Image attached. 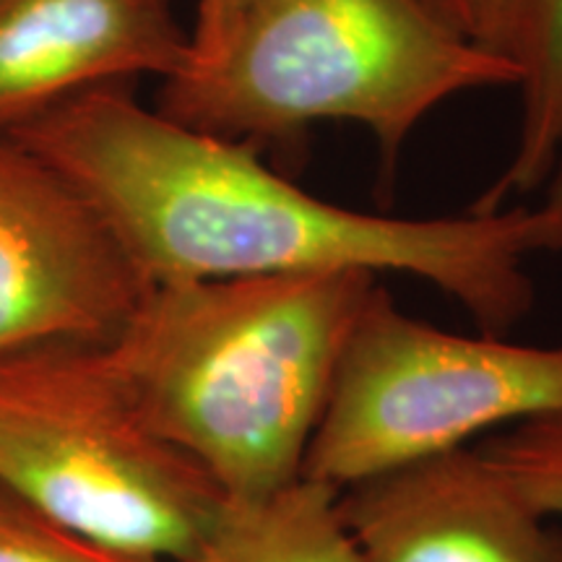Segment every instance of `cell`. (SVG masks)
I'll return each mask as SVG.
<instances>
[{
    "instance_id": "cell-1",
    "label": "cell",
    "mask_w": 562,
    "mask_h": 562,
    "mask_svg": "<svg viewBox=\"0 0 562 562\" xmlns=\"http://www.w3.org/2000/svg\"><path fill=\"white\" fill-rule=\"evenodd\" d=\"M9 136L87 195L149 286L402 273L459 302L480 331L531 313L524 206L427 220L339 206L271 170L256 146L144 108L128 83L79 91Z\"/></svg>"
},
{
    "instance_id": "cell-2",
    "label": "cell",
    "mask_w": 562,
    "mask_h": 562,
    "mask_svg": "<svg viewBox=\"0 0 562 562\" xmlns=\"http://www.w3.org/2000/svg\"><path fill=\"white\" fill-rule=\"evenodd\" d=\"M378 281L331 271L149 286L104 349L154 430L229 503L261 501L302 476Z\"/></svg>"
},
{
    "instance_id": "cell-3",
    "label": "cell",
    "mask_w": 562,
    "mask_h": 562,
    "mask_svg": "<svg viewBox=\"0 0 562 562\" xmlns=\"http://www.w3.org/2000/svg\"><path fill=\"white\" fill-rule=\"evenodd\" d=\"M516 81L427 0H250L220 53L161 81L157 110L256 149L313 123H357L393 167L442 102Z\"/></svg>"
},
{
    "instance_id": "cell-4",
    "label": "cell",
    "mask_w": 562,
    "mask_h": 562,
    "mask_svg": "<svg viewBox=\"0 0 562 562\" xmlns=\"http://www.w3.org/2000/svg\"><path fill=\"white\" fill-rule=\"evenodd\" d=\"M0 484L91 542L182 562L227 510L211 476L140 414L108 349L0 357Z\"/></svg>"
},
{
    "instance_id": "cell-5",
    "label": "cell",
    "mask_w": 562,
    "mask_h": 562,
    "mask_svg": "<svg viewBox=\"0 0 562 562\" xmlns=\"http://www.w3.org/2000/svg\"><path fill=\"white\" fill-rule=\"evenodd\" d=\"M562 414V344L533 347L414 318L381 281L344 347L302 476L336 490L497 427Z\"/></svg>"
},
{
    "instance_id": "cell-6",
    "label": "cell",
    "mask_w": 562,
    "mask_h": 562,
    "mask_svg": "<svg viewBox=\"0 0 562 562\" xmlns=\"http://www.w3.org/2000/svg\"><path fill=\"white\" fill-rule=\"evenodd\" d=\"M146 292L149 281L87 195L0 133V357L50 344L108 347Z\"/></svg>"
},
{
    "instance_id": "cell-7",
    "label": "cell",
    "mask_w": 562,
    "mask_h": 562,
    "mask_svg": "<svg viewBox=\"0 0 562 562\" xmlns=\"http://www.w3.org/2000/svg\"><path fill=\"white\" fill-rule=\"evenodd\" d=\"M355 562H562V529L476 448L435 453L339 492Z\"/></svg>"
},
{
    "instance_id": "cell-8",
    "label": "cell",
    "mask_w": 562,
    "mask_h": 562,
    "mask_svg": "<svg viewBox=\"0 0 562 562\" xmlns=\"http://www.w3.org/2000/svg\"><path fill=\"white\" fill-rule=\"evenodd\" d=\"M188 55L172 0H0V133L79 91L170 79Z\"/></svg>"
},
{
    "instance_id": "cell-9",
    "label": "cell",
    "mask_w": 562,
    "mask_h": 562,
    "mask_svg": "<svg viewBox=\"0 0 562 562\" xmlns=\"http://www.w3.org/2000/svg\"><path fill=\"white\" fill-rule=\"evenodd\" d=\"M497 50L516 68L521 117L508 165L474 211L539 191L562 159V0H501Z\"/></svg>"
},
{
    "instance_id": "cell-10",
    "label": "cell",
    "mask_w": 562,
    "mask_h": 562,
    "mask_svg": "<svg viewBox=\"0 0 562 562\" xmlns=\"http://www.w3.org/2000/svg\"><path fill=\"white\" fill-rule=\"evenodd\" d=\"M182 562H355L339 490L300 476L250 503H229L216 529Z\"/></svg>"
},
{
    "instance_id": "cell-11",
    "label": "cell",
    "mask_w": 562,
    "mask_h": 562,
    "mask_svg": "<svg viewBox=\"0 0 562 562\" xmlns=\"http://www.w3.org/2000/svg\"><path fill=\"white\" fill-rule=\"evenodd\" d=\"M480 448L544 518H562V414L521 422Z\"/></svg>"
},
{
    "instance_id": "cell-12",
    "label": "cell",
    "mask_w": 562,
    "mask_h": 562,
    "mask_svg": "<svg viewBox=\"0 0 562 562\" xmlns=\"http://www.w3.org/2000/svg\"><path fill=\"white\" fill-rule=\"evenodd\" d=\"M0 562H144L66 529L0 484Z\"/></svg>"
},
{
    "instance_id": "cell-13",
    "label": "cell",
    "mask_w": 562,
    "mask_h": 562,
    "mask_svg": "<svg viewBox=\"0 0 562 562\" xmlns=\"http://www.w3.org/2000/svg\"><path fill=\"white\" fill-rule=\"evenodd\" d=\"M248 5L250 0H199L188 63L209 60L220 53Z\"/></svg>"
},
{
    "instance_id": "cell-14",
    "label": "cell",
    "mask_w": 562,
    "mask_h": 562,
    "mask_svg": "<svg viewBox=\"0 0 562 562\" xmlns=\"http://www.w3.org/2000/svg\"><path fill=\"white\" fill-rule=\"evenodd\" d=\"M442 19L451 21L453 26L482 42L490 50H497L501 42V0H427Z\"/></svg>"
},
{
    "instance_id": "cell-15",
    "label": "cell",
    "mask_w": 562,
    "mask_h": 562,
    "mask_svg": "<svg viewBox=\"0 0 562 562\" xmlns=\"http://www.w3.org/2000/svg\"><path fill=\"white\" fill-rule=\"evenodd\" d=\"M526 232L529 250L533 252H562V159L554 167L550 180L544 182L542 203L526 209Z\"/></svg>"
}]
</instances>
